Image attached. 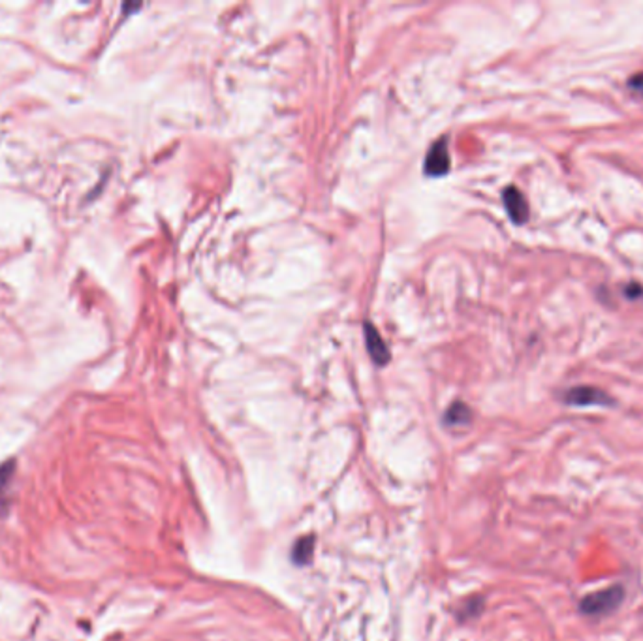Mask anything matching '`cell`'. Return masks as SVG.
I'll use <instances>...</instances> for the list:
<instances>
[{
	"mask_svg": "<svg viewBox=\"0 0 643 641\" xmlns=\"http://www.w3.org/2000/svg\"><path fill=\"white\" fill-rule=\"evenodd\" d=\"M312 553H314V538L312 536H305V538L298 540V544L293 545V562L299 564V566H303V564H307L310 561Z\"/></svg>",
	"mask_w": 643,
	"mask_h": 641,
	"instance_id": "obj_6",
	"label": "cell"
},
{
	"mask_svg": "<svg viewBox=\"0 0 643 641\" xmlns=\"http://www.w3.org/2000/svg\"><path fill=\"white\" fill-rule=\"evenodd\" d=\"M425 173L433 175V177H440L444 173H448L450 170V153H448V141L446 138L438 139L437 144L433 145L431 151L425 156Z\"/></svg>",
	"mask_w": 643,
	"mask_h": 641,
	"instance_id": "obj_3",
	"label": "cell"
},
{
	"mask_svg": "<svg viewBox=\"0 0 643 641\" xmlns=\"http://www.w3.org/2000/svg\"><path fill=\"white\" fill-rule=\"evenodd\" d=\"M628 87H630L634 92H643V72L632 75L630 80H628Z\"/></svg>",
	"mask_w": 643,
	"mask_h": 641,
	"instance_id": "obj_10",
	"label": "cell"
},
{
	"mask_svg": "<svg viewBox=\"0 0 643 641\" xmlns=\"http://www.w3.org/2000/svg\"><path fill=\"white\" fill-rule=\"evenodd\" d=\"M623 598H625V589L615 585V587H608V589L585 596L580 602V609L585 615H606V613L615 611L620 606Z\"/></svg>",
	"mask_w": 643,
	"mask_h": 641,
	"instance_id": "obj_1",
	"label": "cell"
},
{
	"mask_svg": "<svg viewBox=\"0 0 643 641\" xmlns=\"http://www.w3.org/2000/svg\"><path fill=\"white\" fill-rule=\"evenodd\" d=\"M472 418L471 408L465 402H454L446 412V424L448 425H465Z\"/></svg>",
	"mask_w": 643,
	"mask_h": 641,
	"instance_id": "obj_7",
	"label": "cell"
},
{
	"mask_svg": "<svg viewBox=\"0 0 643 641\" xmlns=\"http://www.w3.org/2000/svg\"><path fill=\"white\" fill-rule=\"evenodd\" d=\"M13 470H15V463L13 461H8V463L0 467V514L6 508V493L10 483H12Z\"/></svg>",
	"mask_w": 643,
	"mask_h": 641,
	"instance_id": "obj_8",
	"label": "cell"
},
{
	"mask_svg": "<svg viewBox=\"0 0 643 641\" xmlns=\"http://www.w3.org/2000/svg\"><path fill=\"white\" fill-rule=\"evenodd\" d=\"M564 402H568L572 407H592V405L611 407L613 399L606 391L592 388V386H578L564 393Z\"/></svg>",
	"mask_w": 643,
	"mask_h": 641,
	"instance_id": "obj_2",
	"label": "cell"
},
{
	"mask_svg": "<svg viewBox=\"0 0 643 641\" xmlns=\"http://www.w3.org/2000/svg\"><path fill=\"white\" fill-rule=\"evenodd\" d=\"M625 296H626V298H630V299L642 298V296H643V288L639 286V284H636V282H632V284H626V288H625Z\"/></svg>",
	"mask_w": 643,
	"mask_h": 641,
	"instance_id": "obj_9",
	"label": "cell"
},
{
	"mask_svg": "<svg viewBox=\"0 0 643 641\" xmlns=\"http://www.w3.org/2000/svg\"><path fill=\"white\" fill-rule=\"evenodd\" d=\"M502 201H504L506 211L508 217L511 218L514 224H523L527 222L528 218V203L525 200V196L516 189V186H508L502 192Z\"/></svg>",
	"mask_w": 643,
	"mask_h": 641,
	"instance_id": "obj_4",
	"label": "cell"
},
{
	"mask_svg": "<svg viewBox=\"0 0 643 641\" xmlns=\"http://www.w3.org/2000/svg\"><path fill=\"white\" fill-rule=\"evenodd\" d=\"M363 329H365V344H367L369 355L373 357L374 363L386 365L390 361V348L384 343V338L380 337V333L376 331V327L371 322H365Z\"/></svg>",
	"mask_w": 643,
	"mask_h": 641,
	"instance_id": "obj_5",
	"label": "cell"
}]
</instances>
